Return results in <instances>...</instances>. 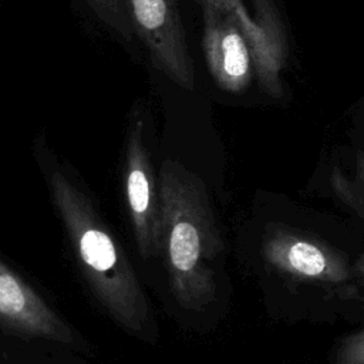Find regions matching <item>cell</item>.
Instances as JSON below:
<instances>
[{
  "mask_svg": "<svg viewBox=\"0 0 364 364\" xmlns=\"http://www.w3.org/2000/svg\"><path fill=\"white\" fill-rule=\"evenodd\" d=\"M262 253L276 270L300 280L343 284L351 279L348 263L340 252L286 226L272 225L266 229Z\"/></svg>",
  "mask_w": 364,
  "mask_h": 364,
  "instance_id": "cell-5",
  "label": "cell"
},
{
  "mask_svg": "<svg viewBox=\"0 0 364 364\" xmlns=\"http://www.w3.org/2000/svg\"><path fill=\"white\" fill-rule=\"evenodd\" d=\"M202 46L208 71L220 90L240 92L256 74L247 38L229 11L212 4H202Z\"/></svg>",
  "mask_w": 364,
  "mask_h": 364,
  "instance_id": "cell-6",
  "label": "cell"
},
{
  "mask_svg": "<svg viewBox=\"0 0 364 364\" xmlns=\"http://www.w3.org/2000/svg\"><path fill=\"white\" fill-rule=\"evenodd\" d=\"M0 323L14 333L57 343L73 341L71 328L11 269L0 260Z\"/></svg>",
  "mask_w": 364,
  "mask_h": 364,
  "instance_id": "cell-7",
  "label": "cell"
},
{
  "mask_svg": "<svg viewBox=\"0 0 364 364\" xmlns=\"http://www.w3.org/2000/svg\"><path fill=\"white\" fill-rule=\"evenodd\" d=\"M134 34L148 50L152 65L176 85H195L179 0H121Z\"/></svg>",
  "mask_w": 364,
  "mask_h": 364,
  "instance_id": "cell-3",
  "label": "cell"
},
{
  "mask_svg": "<svg viewBox=\"0 0 364 364\" xmlns=\"http://www.w3.org/2000/svg\"><path fill=\"white\" fill-rule=\"evenodd\" d=\"M125 196L138 250L148 259L161 253V199L158 176L144 138V122H132L125 148Z\"/></svg>",
  "mask_w": 364,
  "mask_h": 364,
  "instance_id": "cell-4",
  "label": "cell"
},
{
  "mask_svg": "<svg viewBox=\"0 0 364 364\" xmlns=\"http://www.w3.org/2000/svg\"><path fill=\"white\" fill-rule=\"evenodd\" d=\"M355 270H357V274L361 277V280L364 282V253L357 259L355 262Z\"/></svg>",
  "mask_w": 364,
  "mask_h": 364,
  "instance_id": "cell-10",
  "label": "cell"
},
{
  "mask_svg": "<svg viewBox=\"0 0 364 364\" xmlns=\"http://www.w3.org/2000/svg\"><path fill=\"white\" fill-rule=\"evenodd\" d=\"M161 253L171 290L186 310H202L216 296L212 267L223 243L205 182L175 159L164 161L159 176Z\"/></svg>",
  "mask_w": 364,
  "mask_h": 364,
  "instance_id": "cell-1",
  "label": "cell"
},
{
  "mask_svg": "<svg viewBox=\"0 0 364 364\" xmlns=\"http://www.w3.org/2000/svg\"><path fill=\"white\" fill-rule=\"evenodd\" d=\"M331 182L334 191L364 218V148L357 154L354 178L346 179L334 171Z\"/></svg>",
  "mask_w": 364,
  "mask_h": 364,
  "instance_id": "cell-9",
  "label": "cell"
},
{
  "mask_svg": "<svg viewBox=\"0 0 364 364\" xmlns=\"http://www.w3.org/2000/svg\"><path fill=\"white\" fill-rule=\"evenodd\" d=\"M48 186L81 269L107 311L128 331H148L149 306L125 253L95 212L90 199L60 169Z\"/></svg>",
  "mask_w": 364,
  "mask_h": 364,
  "instance_id": "cell-2",
  "label": "cell"
},
{
  "mask_svg": "<svg viewBox=\"0 0 364 364\" xmlns=\"http://www.w3.org/2000/svg\"><path fill=\"white\" fill-rule=\"evenodd\" d=\"M97 18L114 34L125 41H132L134 31L121 0H82Z\"/></svg>",
  "mask_w": 364,
  "mask_h": 364,
  "instance_id": "cell-8",
  "label": "cell"
}]
</instances>
